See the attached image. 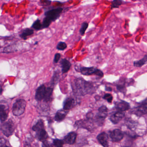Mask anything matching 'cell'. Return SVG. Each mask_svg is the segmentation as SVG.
<instances>
[{"mask_svg": "<svg viewBox=\"0 0 147 147\" xmlns=\"http://www.w3.org/2000/svg\"><path fill=\"white\" fill-rule=\"evenodd\" d=\"M147 62V55H145L141 60L136 61L133 62V66L136 67H141L146 64Z\"/></svg>", "mask_w": 147, "mask_h": 147, "instance_id": "obj_17", "label": "cell"}, {"mask_svg": "<svg viewBox=\"0 0 147 147\" xmlns=\"http://www.w3.org/2000/svg\"><path fill=\"white\" fill-rule=\"evenodd\" d=\"M109 136L113 142H119L123 138V133L121 130L115 129L109 132Z\"/></svg>", "mask_w": 147, "mask_h": 147, "instance_id": "obj_6", "label": "cell"}, {"mask_svg": "<svg viewBox=\"0 0 147 147\" xmlns=\"http://www.w3.org/2000/svg\"><path fill=\"white\" fill-rule=\"evenodd\" d=\"M75 69L82 75L86 76H95L100 78H103L104 76L103 71L96 67H85L76 65Z\"/></svg>", "mask_w": 147, "mask_h": 147, "instance_id": "obj_2", "label": "cell"}, {"mask_svg": "<svg viewBox=\"0 0 147 147\" xmlns=\"http://www.w3.org/2000/svg\"><path fill=\"white\" fill-rule=\"evenodd\" d=\"M77 137V134L75 132H70L65 136L63 139V142L69 144H73L75 142Z\"/></svg>", "mask_w": 147, "mask_h": 147, "instance_id": "obj_12", "label": "cell"}, {"mask_svg": "<svg viewBox=\"0 0 147 147\" xmlns=\"http://www.w3.org/2000/svg\"><path fill=\"white\" fill-rule=\"evenodd\" d=\"M88 23L86 22H83L81 24L80 29V33L82 36H83L85 35V32L86 31L87 29L88 28Z\"/></svg>", "mask_w": 147, "mask_h": 147, "instance_id": "obj_24", "label": "cell"}, {"mask_svg": "<svg viewBox=\"0 0 147 147\" xmlns=\"http://www.w3.org/2000/svg\"><path fill=\"white\" fill-rule=\"evenodd\" d=\"M75 100L72 98H67L64 100L63 103V110L65 111H68L73 108L74 105Z\"/></svg>", "mask_w": 147, "mask_h": 147, "instance_id": "obj_14", "label": "cell"}, {"mask_svg": "<svg viewBox=\"0 0 147 147\" xmlns=\"http://www.w3.org/2000/svg\"><path fill=\"white\" fill-rule=\"evenodd\" d=\"M17 51L18 50H17L16 45H11L7 46L6 48H5L3 50V52L5 53H9L13 52L14 51Z\"/></svg>", "mask_w": 147, "mask_h": 147, "instance_id": "obj_26", "label": "cell"}, {"mask_svg": "<svg viewBox=\"0 0 147 147\" xmlns=\"http://www.w3.org/2000/svg\"><path fill=\"white\" fill-rule=\"evenodd\" d=\"M3 134L7 137H9L12 135L14 131V125L11 120H9L7 122L3 123L1 127Z\"/></svg>", "mask_w": 147, "mask_h": 147, "instance_id": "obj_5", "label": "cell"}, {"mask_svg": "<svg viewBox=\"0 0 147 147\" xmlns=\"http://www.w3.org/2000/svg\"><path fill=\"white\" fill-rule=\"evenodd\" d=\"M98 141L104 147H109L108 142V136L105 132H101L97 137Z\"/></svg>", "mask_w": 147, "mask_h": 147, "instance_id": "obj_11", "label": "cell"}, {"mask_svg": "<svg viewBox=\"0 0 147 147\" xmlns=\"http://www.w3.org/2000/svg\"><path fill=\"white\" fill-rule=\"evenodd\" d=\"M72 87L75 92L82 95L94 93L97 89L93 82L86 80L82 77L75 79L72 83Z\"/></svg>", "mask_w": 147, "mask_h": 147, "instance_id": "obj_1", "label": "cell"}, {"mask_svg": "<svg viewBox=\"0 0 147 147\" xmlns=\"http://www.w3.org/2000/svg\"><path fill=\"white\" fill-rule=\"evenodd\" d=\"M1 46H0V48H1Z\"/></svg>", "mask_w": 147, "mask_h": 147, "instance_id": "obj_40", "label": "cell"}, {"mask_svg": "<svg viewBox=\"0 0 147 147\" xmlns=\"http://www.w3.org/2000/svg\"><path fill=\"white\" fill-rule=\"evenodd\" d=\"M67 47V44L65 42H60L57 45L56 49L59 51L65 50Z\"/></svg>", "mask_w": 147, "mask_h": 147, "instance_id": "obj_28", "label": "cell"}, {"mask_svg": "<svg viewBox=\"0 0 147 147\" xmlns=\"http://www.w3.org/2000/svg\"><path fill=\"white\" fill-rule=\"evenodd\" d=\"M2 92H3V89H2V87L0 85V95L2 94Z\"/></svg>", "mask_w": 147, "mask_h": 147, "instance_id": "obj_36", "label": "cell"}, {"mask_svg": "<svg viewBox=\"0 0 147 147\" xmlns=\"http://www.w3.org/2000/svg\"><path fill=\"white\" fill-rule=\"evenodd\" d=\"M67 113V111L64 110H61L57 112L55 116V119L57 122H61L65 118Z\"/></svg>", "mask_w": 147, "mask_h": 147, "instance_id": "obj_15", "label": "cell"}, {"mask_svg": "<svg viewBox=\"0 0 147 147\" xmlns=\"http://www.w3.org/2000/svg\"><path fill=\"white\" fill-rule=\"evenodd\" d=\"M147 98H146L136 107L135 111V114L138 116L146 114L147 112Z\"/></svg>", "mask_w": 147, "mask_h": 147, "instance_id": "obj_7", "label": "cell"}, {"mask_svg": "<svg viewBox=\"0 0 147 147\" xmlns=\"http://www.w3.org/2000/svg\"><path fill=\"white\" fill-rule=\"evenodd\" d=\"M105 90L107 92H112V88L111 87L107 86H105Z\"/></svg>", "mask_w": 147, "mask_h": 147, "instance_id": "obj_34", "label": "cell"}, {"mask_svg": "<svg viewBox=\"0 0 147 147\" xmlns=\"http://www.w3.org/2000/svg\"><path fill=\"white\" fill-rule=\"evenodd\" d=\"M85 51V49H82V52H83V51Z\"/></svg>", "mask_w": 147, "mask_h": 147, "instance_id": "obj_37", "label": "cell"}, {"mask_svg": "<svg viewBox=\"0 0 147 147\" xmlns=\"http://www.w3.org/2000/svg\"><path fill=\"white\" fill-rule=\"evenodd\" d=\"M63 141L59 139H55L53 140V144L56 147H62L63 146Z\"/></svg>", "mask_w": 147, "mask_h": 147, "instance_id": "obj_29", "label": "cell"}, {"mask_svg": "<svg viewBox=\"0 0 147 147\" xmlns=\"http://www.w3.org/2000/svg\"><path fill=\"white\" fill-rule=\"evenodd\" d=\"M103 98L104 99L106 100L108 103H111L113 99L112 95L109 93H107L105 94L103 96Z\"/></svg>", "mask_w": 147, "mask_h": 147, "instance_id": "obj_30", "label": "cell"}, {"mask_svg": "<svg viewBox=\"0 0 147 147\" xmlns=\"http://www.w3.org/2000/svg\"><path fill=\"white\" fill-rule=\"evenodd\" d=\"M115 107L119 111L123 112L127 111L130 108L129 103L124 100H120L115 102Z\"/></svg>", "mask_w": 147, "mask_h": 147, "instance_id": "obj_8", "label": "cell"}, {"mask_svg": "<svg viewBox=\"0 0 147 147\" xmlns=\"http://www.w3.org/2000/svg\"><path fill=\"white\" fill-rule=\"evenodd\" d=\"M60 79V75L59 72H55L51 80V83L53 86L56 85Z\"/></svg>", "mask_w": 147, "mask_h": 147, "instance_id": "obj_23", "label": "cell"}, {"mask_svg": "<svg viewBox=\"0 0 147 147\" xmlns=\"http://www.w3.org/2000/svg\"><path fill=\"white\" fill-rule=\"evenodd\" d=\"M44 129L43 121L42 120H39L37 123L32 127V129L34 131H38L42 129Z\"/></svg>", "mask_w": 147, "mask_h": 147, "instance_id": "obj_22", "label": "cell"}, {"mask_svg": "<svg viewBox=\"0 0 147 147\" xmlns=\"http://www.w3.org/2000/svg\"><path fill=\"white\" fill-rule=\"evenodd\" d=\"M123 1L121 0H113L111 2V9L119 8V7L123 4Z\"/></svg>", "mask_w": 147, "mask_h": 147, "instance_id": "obj_25", "label": "cell"}, {"mask_svg": "<svg viewBox=\"0 0 147 147\" xmlns=\"http://www.w3.org/2000/svg\"><path fill=\"white\" fill-rule=\"evenodd\" d=\"M33 33H34V31L33 30L26 28L23 31L21 34H20V36L24 40H26L28 36H31L33 34Z\"/></svg>", "mask_w": 147, "mask_h": 147, "instance_id": "obj_18", "label": "cell"}, {"mask_svg": "<svg viewBox=\"0 0 147 147\" xmlns=\"http://www.w3.org/2000/svg\"><path fill=\"white\" fill-rule=\"evenodd\" d=\"M26 102L24 100H17L13 106V113L16 116H19L24 112L26 107Z\"/></svg>", "mask_w": 147, "mask_h": 147, "instance_id": "obj_4", "label": "cell"}, {"mask_svg": "<svg viewBox=\"0 0 147 147\" xmlns=\"http://www.w3.org/2000/svg\"><path fill=\"white\" fill-rule=\"evenodd\" d=\"M63 11V8L61 7H58L47 11L45 13V18L52 23L60 18Z\"/></svg>", "mask_w": 147, "mask_h": 147, "instance_id": "obj_3", "label": "cell"}, {"mask_svg": "<svg viewBox=\"0 0 147 147\" xmlns=\"http://www.w3.org/2000/svg\"><path fill=\"white\" fill-rule=\"evenodd\" d=\"M98 111L100 113H107V108L105 106L103 105L100 107L98 109Z\"/></svg>", "mask_w": 147, "mask_h": 147, "instance_id": "obj_32", "label": "cell"}, {"mask_svg": "<svg viewBox=\"0 0 147 147\" xmlns=\"http://www.w3.org/2000/svg\"><path fill=\"white\" fill-rule=\"evenodd\" d=\"M42 146V147H56L54 144H51L46 141H45L43 142Z\"/></svg>", "mask_w": 147, "mask_h": 147, "instance_id": "obj_33", "label": "cell"}, {"mask_svg": "<svg viewBox=\"0 0 147 147\" xmlns=\"http://www.w3.org/2000/svg\"><path fill=\"white\" fill-rule=\"evenodd\" d=\"M123 83L120 82L116 85V88L118 91L123 94H125L126 92V86H125V80H123Z\"/></svg>", "mask_w": 147, "mask_h": 147, "instance_id": "obj_21", "label": "cell"}, {"mask_svg": "<svg viewBox=\"0 0 147 147\" xmlns=\"http://www.w3.org/2000/svg\"><path fill=\"white\" fill-rule=\"evenodd\" d=\"M5 147H8V146H6Z\"/></svg>", "mask_w": 147, "mask_h": 147, "instance_id": "obj_39", "label": "cell"}, {"mask_svg": "<svg viewBox=\"0 0 147 147\" xmlns=\"http://www.w3.org/2000/svg\"><path fill=\"white\" fill-rule=\"evenodd\" d=\"M61 57V54H60V53H56L55 55L54 61H53L54 63H57L59 62V61H60Z\"/></svg>", "mask_w": 147, "mask_h": 147, "instance_id": "obj_31", "label": "cell"}, {"mask_svg": "<svg viewBox=\"0 0 147 147\" xmlns=\"http://www.w3.org/2000/svg\"><path fill=\"white\" fill-rule=\"evenodd\" d=\"M32 27L36 30H42V24H41V21L39 20H37L36 21H35L33 23Z\"/></svg>", "mask_w": 147, "mask_h": 147, "instance_id": "obj_27", "label": "cell"}, {"mask_svg": "<svg viewBox=\"0 0 147 147\" xmlns=\"http://www.w3.org/2000/svg\"><path fill=\"white\" fill-rule=\"evenodd\" d=\"M24 147H31L30 144L28 142H25L24 144Z\"/></svg>", "mask_w": 147, "mask_h": 147, "instance_id": "obj_35", "label": "cell"}, {"mask_svg": "<svg viewBox=\"0 0 147 147\" xmlns=\"http://www.w3.org/2000/svg\"><path fill=\"white\" fill-rule=\"evenodd\" d=\"M37 137L38 140L44 142L48 138V134L44 129H42L37 131Z\"/></svg>", "mask_w": 147, "mask_h": 147, "instance_id": "obj_16", "label": "cell"}, {"mask_svg": "<svg viewBox=\"0 0 147 147\" xmlns=\"http://www.w3.org/2000/svg\"><path fill=\"white\" fill-rule=\"evenodd\" d=\"M46 88V87L44 85H41L37 88L36 92V96H35V98L37 100L40 101L44 98Z\"/></svg>", "mask_w": 147, "mask_h": 147, "instance_id": "obj_13", "label": "cell"}, {"mask_svg": "<svg viewBox=\"0 0 147 147\" xmlns=\"http://www.w3.org/2000/svg\"><path fill=\"white\" fill-rule=\"evenodd\" d=\"M124 117V113L123 112L117 111L113 113L110 117L111 122L113 124H117L119 123Z\"/></svg>", "mask_w": 147, "mask_h": 147, "instance_id": "obj_9", "label": "cell"}, {"mask_svg": "<svg viewBox=\"0 0 147 147\" xmlns=\"http://www.w3.org/2000/svg\"><path fill=\"white\" fill-rule=\"evenodd\" d=\"M60 64L61 68L62 74H63L67 73L69 71L72 66V64L70 61L65 58L61 59L60 62Z\"/></svg>", "mask_w": 147, "mask_h": 147, "instance_id": "obj_10", "label": "cell"}, {"mask_svg": "<svg viewBox=\"0 0 147 147\" xmlns=\"http://www.w3.org/2000/svg\"><path fill=\"white\" fill-rule=\"evenodd\" d=\"M53 88H52L49 87L46 88L45 94L43 98L45 101L48 102V101H49L51 98L52 93H53Z\"/></svg>", "mask_w": 147, "mask_h": 147, "instance_id": "obj_19", "label": "cell"}, {"mask_svg": "<svg viewBox=\"0 0 147 147\" xmlns=\"http://www.w3.org/2000/svg\"><path fill=\"white\" fill-rule=\"evenodd\" d=\"M7 117V113L5 110V106L0 105V120L3 122L6 120Z\"/></svg>", "mask_w": 147, "mask_h": 147, "instance_id": "obj_20", "label": "cell"}, {"mask_svg": "<svg viewBox=\"0 0 147 147\" xmlns=\"http://www.w3.org/2000/svg\"><path fill=\"white\" fill-rule=\"evenodd\" d=\"M126 147V146H123V147Z\"/></svg>", "mask_w": 147, "mask_h": 147, "instance_id": "obj_38", "label": "cell"}]
</instances>
